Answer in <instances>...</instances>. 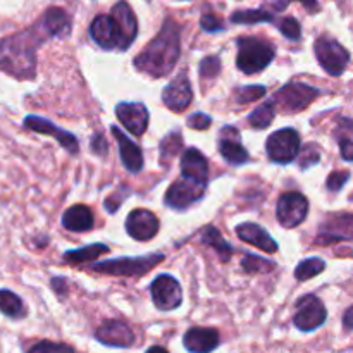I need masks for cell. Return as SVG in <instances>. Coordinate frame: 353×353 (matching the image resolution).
<instances>
[{
  "label": "cell",
  "mask_w": 353,
  "mask_h": 353,
  "mask_svg": "<svg viewBox=\"0 0 353 353\" xmlns=\"http://www.w3.org/2000/svg\"><path fill=\"white\" fill-rule=\"evenodd\" d=\"M210 124H212V117L207 116V114L203 112L193 114L188 119V126L192 128V130H207V128H210Z\"/></svg>",
  "instance_id": "41"
},
{
  "label": "cell",
  "mask_w": 353,
  "mask_h": 353,
  "mask_svg": "<svg viewBox=\"0 0 353 353\" xmlns=\"http://www.w3.org/2000/svg\"><path fill=\"white\" fill-rule=\"evenodd\" d=\"M110 131H112L114 138L119 145V155L124 168L133 172V174L140 172L143 169V152H141V148L133 140H130L117 126L110 128Z\"/></svg>",
  "instance_id": "22"
},
{
  "label": "cell",
  "mask_w": 353,
  "mask_h": 353,
  "mask_svg": "<svg viewBox=\"0 0 353 353\" xmlns=\"http://www.w3.org/2000/svg\"><path fill=\"white\" fill-rule=\"evenodd\" d=\"M288 2H290V0H288Z\"/></svg>",
  "instance_id": "49"
},
{
  "label": "cell",
  "mask_w": 353,
  "mask_h": 353,
  "mask_svg": "<svg viewBox=\"0 0 353 353\" xmlns=\"http://www.w3.org/2000/svg\"><path fill=\"white\" fill-rule=\"evenodd\" d=\"M90 37L103 50H119L121 31L112 16H97L90 24Z\"/></svg>",
  "instance_id": "12"
},
{
  "label": "cell",
  "mask_w": 353,
  "mask_h": 353,
  "mask_svg": "<svg viewBox=\"0 0 353 353\" xmlns=\"http://www.w3.org/2000/svg\"><path fill=\"white\" fill-rule=\"evenodd\" d=\"M319 93V90L307 85V83L290 81L288 85H285L278 93H276L272 102H274L276 109H279L281 112L295 114L307 109V107L317 99Z\"/></svg>",
  "instance_id": "5"
},
{
  "label": "cell",
  "mask_w": 353,
  "mask_h": 353,
  "mask_svg": "<svg viewBox=\"0 0 353 353\" xmlns=\"http://www.w3.org/2000/svg\"><path fill=\"white\" fill-rule=\"evenodd\" d=\"M107 252H109V247H107V245L93 243V245H88V247L78 248V250L64 252L62 259H64V262H68V264L71 265H81V264H86V262L97 261L99 257L105 255Z\"/></svg>",
  "instance_id": "26"
},
{
  "label": "cell",
  "mask_w": 353,
  "mask_h": 353,
  "mask_svg": "<svg viewBox=\"0 0 353 353\" xmlns=\"http://www.w3.org/2000/svg\"><path fill=\"white\" fill-rule=\"evenodd\" d=\"M334 138L340 145L341 157L347 162H353V119L350 117L338 119L336 128H334Z\"/></svg>",
  "instance_id": "27"
},
{
  "label": "cell",
  "mask_w": 353,
  "mask_h": 353,
  "mask_svg": "<svg viewBox=\"0 0 353 353\" xmlns=\"http://www.w3.org/2000/svg\"><path fill=\"white\" fill-rule=\"evenodd\" d=\"M219 154L231 165H243L250 159L247 148L241 145L240 131L234 126H224L221 130Z\"/></svg>",
  "instance_id": "18"
},
{
  "label": "cell",
  "mask_w": 353,
  "mask_h": 353,
  "mask_svg": "<svg viewBox=\"0 0 353 353\" xmlns=\"http://www.w3.org/2000/svg\"><path fill=\"white\" fill-rule=\"evenodd\" d=\"M181 52V34L179 26L172 19L162 24L157 37L140 52L133 61L134 68L152 78H162L174 69Z\"/></svg>",
  "instance_id": "2"
},
{
  "label": "cell",
  "mask_w": 353,
  "mask_h": 353,
  "mask_svg": "<svg viewBox=\"0 0 353 353\" xmlns=\"http://www.w3.org/2000/svg\"><path fill=\"white\" fill-rule=\"evenodd\" d=\"M202 241L205 245H209V247H212L214 250L219 254L221 261L223 262H228L231 255H233V247L224 240L221 231L216 230L214 226H207L205 230L202 231Z\"/></svg>",
  "instance_id": "28"
},
{
  "label": "cell",
  "mask_w": 353,
  "mask_h": 353,
  "mask_svg": "<svg viewBox=\"0 0 353 353\" xmlns=\"http://www.w3.org/2000/svg\"><path fill=\"white\" fill-rule=\"evenodd\" d=\"M236 234L240 240L245 241V243L254 245V247L264 250L265 254H274V252H278V243H276L274 238H272L264 228L259 226V224H254V223L238 224Z\"/></svg>",
  "instance_id": "23"
},
{
  "label": "cell",
  "mask_w": 353,
  "mask_h": 353,
  "mask_svg": "<svg viewBox=\"0 0 353 353\" xmlns=\"http://www.w3.org/2000/svg\"><path fill=\"white\" fill-rule=\"evenodd\" d=\"M219 333L212 327H192L183 336V345L190 353H210L219 347Z\"/></svg>",
  "instance_id": "21"
},
{
  "label": "cell",
  "mask_w": 353,
  "mask_h": 353,
  "mask_svg": "<svg viewBox=\"0 0 353 353\" xmlns=\"http://www.w3.org/2000/svg\"><path fill=\"white\" fill-rule=\"evenodd\" d=\"M203 193H205V186L183 178L169 186L164 196V203L172 210H186L193 203L202 200Z\"/></svg>",
  "instance_id": "11"
},
{
  "label": "cell",
  "mask_w": 353,
  "mask_h": 353,
  "mask_svg": "<svg viewBox=\"0 0 353 353\" xmlns=\"http://www.w3.org/2000/svg\"><path fill=\"white\" fill-rule=\"evenodd\" d=\"M28 353H74V348L65 343H54V341H40L33 345Z\"/></svg>",
  "instance_id": "37"
},
{
  "label": "cell",
  "mask_w": 353,
  "mask_h": 353,
  "mask_svg": "<svg viewBox=\"0 0 353 353\" xmlns=\"http://www.w3.org/2000/svg\"><path fill=\"white\" fill-rule=\"evenodd\" d=\"M193 100V90L190 85V79L186 72L176 76L171 83L162 92V102L165 103L168 109L172 112H183L188 109V105Z\"/></svg>",
  "instance_id": "14"
},
{
  "label": "cell",
  "mask_w": 353,
  "mask_h": 353,
  "mask_svg": "<svg viewBox=\"0 0 353 353\" xmlns=\"http://www.w3.org/2000/svg\"><path fill=\"white\" fill-rule=\"evenodd\" d=\"M0 312L10 319H21L26 316V307L16 293L10 290H0Z\"/></svg>",
  "instance_id": "29"
},
{
  "label": "cell",
  "mask_w": 353,
  "mask_h": 353,
  "mask_svg": "<svg viewBox=\"0 0 353 353\" xmlns=\"http://www.w3.org/2000/svg\"><path fill=\"white\" fill-rule=\"evenodd\" d=\"M150 293L152 300H154V305L159 310H174L181 305L183 302V292L181 285L178 283V279L172 278L171 274H161L152 281L150 285Z\"/></svg>",
  "instance_id": "9"
},
{
  "label": "cell",
  "mask_w": 353,
  "mask_h": 353,
  "mask_svg": "<svg viewBox=\"0 0 353 353\" xmlns=\"http://www.w3.org/2000/svg\"><path fill=\"white\" fill-rule=\"evenodd\" d=\"M71 33V17L61 7H50L34 26L0 41V69L19 79L34 78L37 48L48 38Z\"/></svg>",
  "instance_id": "1"
},
{
  "label": "cell",
  "mask_w": 353,
  "mask_h": 353,
  "mask_svg": "<svg viewBox=\"0 0 353 353\" xmlns=\"http://www.w3.org/2000/svg\"><path fill=\"white\" fill-rule=\"evenodd\" d=\"M183 148V137L179 131H172L161 141V162H168Z\"/></svg>",
  "instance_id": "33"
},
{
  "label": "cell",
  "mask_w": 353,
  "mask_h": 353,
  "mask_svg": "<svg viewBox=\"0 0 353 353\" xmlns=\"http://www.w3.org/2000/svg\"><path fill=\"white\" fill-rule=\"evenodd\" d=\"M159 223L157 216L147 209H137L130 212L126 219V231L133 240L137 241H148L159 233Z\"/></svg>",
  "instance_id": "17"
},
{
  "label": "cell",
  "mask_w": 353,
  "mask_h": 353,
  "mask_svg": "<svg viewBox=\"0 0 353 353\" xmlns=\"http://www.w3.org/2000/svg\"><path fill=\"white\" fill-rule=\"evenodd\" d=\"M221 71V59L217 55H209L200 62V76L207 79H212L219 74Z\"/></svg>",
  "instance_id": "38"
},
{
  "label": "cell",
  "mask_w": 353,
  "mask_h": 353,
  "mask_svg": "<svg viewBox=\"0 0 353 353\" xmlns=\"http://www.w3.org/2000/svg\"><path fill=\"white\" fill-rule=\"evenodd\" d=\"M326 269V262L319 257H309L300 262L295 269V278L299 281H309Z\"/></svg>",
  "instance_id": "32"
},
{
  "label": "cell",
  "mask_w": 353,
  "mask_h": 353,
  "mask_svg": "<svg viewBox=\"0 0 353 353\" xmlns=\"http://www.w3.org/2000/svg\"><path fill=\"white\" fill-rule=\"evenodd\" d=\"M110 16L116 19L117 26H119L121 31V47L119 50H128V48L133 45V41L137 40L138 34V21L134 12L131 10L130 3L121 0L116 6L112 7V12Z\"/></svg>",
  "instance_id": "19"
},
{
  "label": "cell",
  "mask_w": 353,
  "mask_h": 353,
  "mask_svg": "<svg viewBox=\"0 0 353 353\" xmlns=\"http://www.w3.org/2000/svg\"><path fill=\"white\" fill-rule=\"evenodd\" d=\"M93 223H95V219H93L92 210L86 205H81V203L69 207L64 216H62V226L68 231H72V233L90 231L93 228Z\"/></svg>",
  "instance_id": "25"
},
{
  "label": "cell",
  "mask_w": 353,
  "mask_h": 353,
  "mask_svg": "<svg viewBox=\"0 0 353 353\" xmlns=\"http://www.w3.org/2000/svg\"><path fill=\"white\" fill-rule=\"evenodd\" d=\"M24 128L28 130L34 131V133H41V134H48V137L55 138V140L61 143V147L64 150H68L71 155H76L79 150V143L78 140L74 138V134L68 133V131L61 130L59 126H55L54 123H50L48 119L40 116H28L24 119Z\"/></svg>",
  "instance_id": "15"
},
{
  "label": "cell",
  "mask_w": 353,
  "mask_h": 353,
  "mask_svg": "<svg viewBox=\"0 0 353 353\" xmlns=\"http://www.w3.org/2000/svg\"><path fill=\"white\" fill-rule=\"evenodd\" d=\"M95 338L105 347L128 348L134 343V334L126 323L117 319L105 321L95 331Z\"/></svg>",
  "instance_id": "16"
},
{
  "label": "cell",
  "mask_w": 353,
  "mask_h": 353,
  "mask_svg": "<svg viewBox=\"0 0 353 353\" xmlns=\"http://www.w3.org/2000/svg\"><path fill=\"white\" fill-rule=\"evenodd\" d=\"M147 353H169V352L162 347H152L150 350H147Z\"/></svg>",
  "instance_id": "48"
},
{
  "label": "cell",
  "mask_w": 353,
  "mask_h": 353,
  "mask_svg": "<svg viewBox=\"0 0 353 353\" xmlns=\"http://www.w3.org/2000/svg\"><path fill=\"white\" fill-rule=\"evenodd\" d=\"M321 159V152L319 147H316L314 143H309L303 147L302 150V157H300V168L302 169H309L312 165H316Z\"/></svg>",
  "instance_id": "39"
},
{
  "label": "cell",
  "mask_w": 353,
  "mask_h": 353,
  "mask_svg": "<svg viewBox=\"0 0 353 353\" xmlns=\"http://www.w3.org/2000/svg\"><path fill=\"white\" fill-rule=\"evenodd\" d=\"M326 307H324V303L316 295H305L299 300L295 317H293V324L300 331L310 333V331L323 326L326 323Z\"/></svg>",
  "instance_id": "10"
},
{
  "label": "cell",
  "mask_w": 353,
  "mask_h": 353,
  "mask_svg": "<svg viewBox=\"0 0 353 353\" xmlns=\"http://www.w3.org/2000/svg\"><path fill=\"white\" fill-rule=\"evenodd\" d=\"M348 178H350V172L348 171H334L327 176L326 186L330 192H340L345 185H347Z\"/></svg>",
  "instance_id": "40"
},
{
  "label": "cell",
  "mask_w": 353,
  "mask_h": 353,
  "mask_svg": "<svg viewBox=\"0 0 353 353\" xmlns=\"http://www.w3.org/2000/svg\"><path fill=\"white\" fill-rule=\"evenodd\" d=\"M268 93V88L262 85H250V86H240L234 92V99L238 103H250L254 100L262 99Z\"/></svg>",
  "instance_id": "34"
},
{
  "label": "cell",
  "mask_w": 353,
  "mask_h": 353,
  "mask_svg": "<svg viewBox=\"0 0 353 353\" xmlns=\"http://www.w3.org/2000/svg\"><path fill=\"white\" fill-rule=\"evenodd\" d=\"M274 116H276V105L271 99L268 100V102L261 103V105H259L257 109L248 116V123H250V126L255 128V130H264V128L271 126Z\"/></svg>",
  "instance_id": "30"
},
{
  "label": "cell",
  "mask_w": 353,
  "mask_h": 353,
  "mask_svg": "<svg viewBox=\"0 0 353 353\" xmlns=\"http://www.w3.org/2000/svg\"><path fill=\"white\" fill-rule=\"evenodd\" d=\"M52 288L59 293V295H64L65 288H68V281L64 278H54L52 279Z\"/></svg>",
  "instance_id": "45"
},
{
  "label": "cell",
  "mask_w": 353,
  "mask_h": 353,
  "mask_svg": "<svg viewBox=\"0 0 353 353\" xmlns=\"http://www.w3.org/2000/svg\"><path fill=\"white\" fill-rule=\"evenodd\" d=\"M314 52L321 68L331 76H341L350 62V52L334 38L321 37L314 43Z\"/></svg>",
  "instance_id": "6"
},
{
  "label": "cell",
  "mask_w": 353,
  "mask_h": 353,
  "mask_svg": "<svg viewBox=\"0 0 353 353\" xmlns=\"http://www.w3.org/2000/svg\"><path fill=\"white\" fill-rule=\"evenodd\" d=\"M236 65L245 74H257L274 61L276 48L269 41L254 37L238 38Z\"/></svg>",
  "instance_id": "3"
},
{
  "label": "cell",
  "mask_w": 353,
  "mask_h": 353,
  "mask_svg": "<svg viewBox=\"0 0 353 353\" xmlns=\"http://www.w3.org/2000/svg\"><path fill=\"white\" fill-rule=\"evenodd\" d=\"M278 28L279 31L292 41L300 40V37H302V26H300V23L295 17H283V19L279 21Z\"/></svg>",
  "instance_id": "36"
},
{
  "label": "cell",
  "mask_w": 353,
  "mask_h": 353,
  "mask_svg": "<svg viewBox=\"0 0 353 353\" xmlns=\"http://www.w3.org/2000/svg\"><path fill=\"white\" fill-rule=\"evenodd\" d=\"M307 214H309V200L305 195L299 192H288L279 196L276 216L281 226L290 228V230L296 228L305 221Z\"/></svg>",
  "instance_id": "8"
},
{
  "label": "cell",
  "mask_w": 353,
  "mask_h": 353,
  "mask_svg": "<svg viewBox=\"0 0 353 353\" xmlns=\"http://www.w3.org/2000/svg\"><path fill=\"white\" fill-rule=\"evenodd\" d=\"M321 236L324 238V241L350 240V238H353L352 214H340V216L327 217L326 223L321 226Z\"/></svg>",
  "instance_id": "24"
},
{
  "label": "cell",
  "mask_w": 353,
  "mask_h": 353,
  "mask_svg": "<svg viewBox=\"0 0 353 353\" xmlns=\"http://www.w3.org/2000/svg\"><path fill=\"white\" fill-rule=\"evenodd\" d=\"M119 123L134 137H141L148 128V110L141 102H121L116 105Z\"/></svg>",
  "instance_id": "13"
},
{
  "label": "cell",
  "mask_w": 353,
  "mask_h": 353,
  "mask_svg": "<svg viewBox=\"0 0 353 353\" xmlns=\"http://www.w3.org/2000/svg\"><path fill=\"white\" fill-rule=\"evenodd\" d=\"M200 26L207 31V33H217V31H223L224 26L216 16L212 14H203L202 19H200Z\"/></svg>",
  "instance_id": "42"
},
{
  "label": "cell",
  "mask_w": 353,
  "mask_h": 353,
  "mask_svg": "<svg viewBox=\"0 0 353 353\" xmlns=\"http://www.w3.org/2000/svg\"><path fill=\"white\" fill-rule=\"evenodd\" d=\"M241 268L247 272H250V274H255V272H271L272 269H276V264L265 261V259L257 257V255H247L241 261Z\"/></svg>",
  "instance_id": "35"
},
{
  "label": "cell",
  "mask_w": 353,
  "mask_h": 353,
  "mask_svg": "<svg viewBox=\"0 0 353 353\" xmlns=\"http://www.w3.org/2000/svg\"><path fill=\"white\" fill-rule=\"evenodd\" d=\"M231 21L236 24H255V23H272L274 14L265 9L254 10H236L231 14Z\"/></svg>",
  "instance_id": "31"
},
{
  "label": "cell",
  "mask_w": 353,
  "mask_h": 353,
  "mask_svg": "<svg viewBox=\"0 0 353 353\" xmlns=\"http://www.w3.org/2000/svg\"><path fill=\"white\" fill-rule=\"evenodd\" d=\"M162 254L141 255V257H123L112 261H102L92 265L95 272L110 276H143L164 261Z\"/></svg>",
  "instance_id": "4"
},
{
  "label": "cell",
  "mask_w": 353,
  "mask_h": 353,
  "mask_svg": "<svg viewBox=\"0 0 353 353\" xmlns=\"http://www.w3.org/2000/svg\"><path fill=\"white\" fill-rule=\"evenodd\" d=\"M90 147H92V152L97 155H103L107 150V141L102 134H93L92 141H90Z\"/></svg>",
  "instance_id": "44"
},
{
  "label": "cell",
  "mask_w": 353,
  "mask_h": 353,
  "mask_svg": "<svg viewBox=\"0 0 353 353\" xmlns=\"http://www.w3.org/2000/svg\"><path fill=\"white\" fill-rule=\"evenodd\" d=\"M268 157L276 164H290L300 154V134L293 128L274 131L265 141Z\"/></svg>",
  "instance_id": "7"
},
{
  "label": "cell",
  "mask_w": 353,
  "mask_h": 353,
  "mask_svg": "<svg viewBox=\"0 0 353 353\" xmlns=\"http://www.w3.org/2000/svg\"><path fill=\"white\" fill-rule=\"evenodd\" d=\"M128 195H130V193H128ZM128 195H123V188H119L117 192H114V195H110L109 199L105 200V209L109 210L110 214H114L119 209V205L123 203V200L126 199Z\"/></svg>",
  "instance_id": "43"
},
{
  "label": "cell",
  "mask_w": 353,
  "mask_h": 353,
  "mask_svg": "<svg viewBox=\"0 0 353 353\" xmlns=\"http://www.w3.org/2000/svg\"><path fill=\"white\" fill-rule=\"evenodd\" d=\"M181 176L190 181H195L199 185L207 186L209 179V162L203 157L199 148H186L181 155Z\"/></svg>",
  "instance_id": "20"
},
{
  "label": "cell",
  "mask_w": 353,
  "mask_h": 353,
  "mask_svg": "<svg viewBox=\"0 0 353 353\" xmlns=\"http://www.w3.org/2000/svg\"><path fill=\"white\" fill-rule=\"evenodd\" d=\"M300 2L305 6V9L309 10V12H317V10H319V3H317V0H300Z\"/></svg>",
  "instance_id": "47"
},
{
  "label": "cell",
  "mask_w": 353,
  "mask_h": 353,
  "mask_svg": "<svg viewBox=\"0 0 353 353\" xmlns=\"http://www.w3.org/2000/svg\"><path fill=\"white\" fill-rule=\"evenodd\" d=\"M343 326L347 331H353V305L350 309H347L343 316Z\"/></svg>",
  "instance_id": "46"
}]
</instances>
